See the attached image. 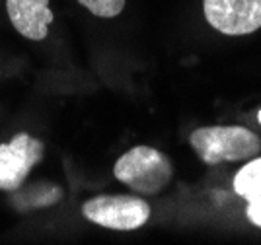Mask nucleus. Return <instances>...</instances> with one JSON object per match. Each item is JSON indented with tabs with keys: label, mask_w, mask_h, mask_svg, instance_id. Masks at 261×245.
I'll return each instance as SVG.
<instances>
[{
	"label": "nucleus",
	"mask_w": 261,
	"mask_h": 245,
	"mask_svg": "<svg viewBox=\"0 0 261 245\" xmlns=\"http://www.w3.org/2000/svg\"><path fill=\"white\" fill-rule=\"evenodd\" d=\"M189 144L207 166L255 158L261 150L259 137L248 128L236 125L197 128L189 137Z\"/></svg>",
	"instance_id": "f257e3e1"
},
{
	"label": "nucleus",
	"mask_w": 261,
	"mask_h": 245,
	"mask_svg": "<svg viewBox=\"0 0 261 245\" xmlns=\"http://www.w3.org/2000/svg\"><path fill=\"white\" fill-rule=\"evenodd\" d=\"M113 175L135 193L150 197L168 187L174 175V166L160 150L135 146L115 161Z\"/></svg>",
	"instance_id": "f03ea898"
},
{
	"label": "nucleus",
	"mask_w": 261,
	"mask_h": 245,
	"mask_svg": "<svg viewBox=\"0 0 261 245\" xmlns=\"http://www.w3.org/2000/svg\"><path fill=\"white\" fill-rule=\"evenodd\" d=\"M82 214L98 226L130 232L148 222L150 206L133 195H98L82 204Z\"/></svg>",
	"instance_id": "7ed1b4c3"
},
{
	"label": "nucleus",
	"mask_w": 261,
	"mask_h": 245,
	"mask_svg": "<svg viewBox=\"0 0 261 245\" xmlns=\"http://www.w3.org/2000/svg\"><path fill=\"white\" fill-rule=\"evenodd\" d=\"M43 158V142L25 132L0 144V191H16Z\"/></svg>",
	"instance_id": "20e7f679"
},
{
	"label": "nucleus",
	"mask_w": 261,
	"mask_h": 245,
	"mask_svg": "<svg viewBox=\"0 0 261 245\" xmlns=\"http://www.w3.org/2000/svg\"><path fill=\"white\" fill-rule=\"evenodd\" d=\"M203 12L224 35H248L261 28V0H203Z\"/></svg>",
	"instance_id": "39448f33"
},
{
	"label": "nucleus",
	"mask_w": 261,
	"mask_h": 245,
	"mask_svg": "<svg viewBox=\"0 0 261 245\" xmlns=\"http://www.w3.org/2000/svg\"><path fill=\"white\" fill-rule=\"evenodd\" d=\"M6 10L14 30L25 39L41 41L53 23L49 0H6Z\"/></svg>",
	"instance_id": "423d86ee"
},
{
	"label": "nucleus",
	"mask_w": 261,
	"mask_h": 245,
	"mask_svg": "<svg viewBox=\"0 0 261 245\" xmlns=\"http://www.w3.org/2000/svg\"><path fill=\"white\" fill-rule=\"evenodd\" d=\"M234 189L246 201L261 193V158H253L234 177Z\"/></svg>",
	"instance_id": "0eeeda50"
},
{
	"label": "nucleus",
	"mask_w": 261,
	"mask_h": 245,
	"mask_svg": "<svg viewBox=\"0 0 261 245\" xmlns=\"http://www.w3.org/2000/svg\"><path fill=\"white\" fill-rule=\"evenodd\" d=\"M78 2L98 18H115L123 12L127 0H78Z\"/></svg>",
	"instance_id": "6e6552de"
},
{
	"label": "nucleus",
	"mask_w": 261,
	"mask_h": 245,
	"mask_svg": "<svg viewBox=\"0 0 261 245\" xmlns=\"http://www.w3.org/2000/svg\"><path fill=\"white\" fill-rule=\"evenodd\" d=\"M246 214H248L251 224H255L261 228V193L248 201V210H246Z\"/></svg>",
	"instance_id": "1a4fd4ad"
},
{
	"label": "nucleus",
	"mask_w": 261,
	"mask_h": 245,
	"mask_svg": "<svg viewBox=\"0 0 261 245\" xmlns=\"http://www.w3.org/2000/svg\"><path fill=\"white\" fill-rule=\"evenodd\" d=\"M259 123H261V111H259Z\"/></svg>",
	"instance_id": "9d476101"
}]
</instances>
